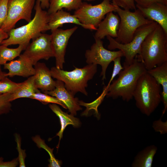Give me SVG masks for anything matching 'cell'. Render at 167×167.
Listing matches in <instances>:
<instances>
[{
	"instance_id": "6da1fadb",
	"label": "cell",
	"mask_w": 167,
	"mask_h": 167,
	"mask_svg": "<svg viewBox=\"0 0 167 167\" xmlns=\"http://www.w3.org/2000/svg\"><path fill=\"white\" fill-rule=\"evenodd\" d=\"M167 33L157 24L143 42L135 58L147 71L167 62Z\"/></svg>"
},
{
	"instance_id": "7a4b0ae2",
	"label": "cell",
	"mask_w": 167,
	"mask_h": 167,
	"mask_svg": "<svg viewBox=\"0 0 167 167\" xmlns=\"http://www.w3.org/2000/svg\"><path fill=\"white\" fill-rule=\"evenodd\" d=\"M118 74L117 79L112 81V83L107 88L106 96L107 97L116 99L121 97L127 102L133 98V95L139 78L147 72L143 64L136 58L131 65L123 67Z\"/></svg>"
},
{
	"instance_id": "3957f363",
	"label": "cell",
	"mask_w": 167,
	"mask_h": 167,
	"mask_svg": "<svg viewBox=\"0 0 167 167\" xmlns=\"http://www.w3.org/2000/svg\"><path fill=\"white\" fill-rule=\"evenodd\" d=\"M34 8L35 12L33 18L27 24L11 30L8 33V37L3 40L1 45L8 46L23 44L27 46L31 39L47 31L49 14L41 8L39 0H36Z\"/></svg>"
},
{
	"instance_id": "277c9868",
	"label": "cell",
	"mask_w": 167,
	"mask_h": 167,
	"mask_svg": "<svg viewBox=\"0 0 167 167\" xmlns=\"http://www.w3.org/2000/svg\"><path fill=\"white\" fill-rule=\"evenodd\" d=\"M161 86L147 71L138 79L133 97L142 114L149 116L159 106L161 102Z\"/></svg>"
},
{
	"instance_id": "5b68a950",
	"label": "cell",
	"mask_w": 167,
	"mask_h": 167,
	"mask_svg": "<svg viewBox=\"0 0 167 167\" xmlns=\"http://www.w3.org/2000/svg\"><path fill=\"white\" fill-rule=\"evenodd\" d=\"M75 68L70 71L56 66L52 67L50 70L52 77L63 82L66 89L73 95L80 92L87 96L86 88L88 83L96 73L97 65L88 64L83 68Z\"/></svg>"
},
{
	"instance_id": "8992f818",
	"label": "cell",
	"mask_w": 167,
	"mask_h": 167,
	"mask_svg": "<svg viewBox=\"0 0 167 167\" xmlns=\"http://www.w3.org/2000/svg\"><path fill=\"white\" fill-rule=\"evenodd\" d=\"M111 1L115 6V12L120 19L117 36L115 39L118 42L122 44L129 42L138 28L153 22L146 19L138 9L134 11L124 9L118 6L114 0Z\"/></svg>"
},
{
	"instance_id": "52a82bcc",
	"label": "cell",
	"mask_w": 167,
	"mask_h": 167,
	"mask_svg": "<svg viewBox=\"0 0 167 167\" xmlns=\"http://www.w3.org/2000/svg\"><path fill=\"white\" fill-rule=\"evenodd\" d=\"M156 22H152L141 26L136 31L131 41L125 44L118 42L115 39L108 36L107 38L109 42L108 46L110 50L118 49L123 53L125 58L123 67L131 64L136 56L140 52L141 44L147 36L151 32L157 24Z\"/></svg>"
},
{
	"instance_id": "ba28073f",
	"label": "cell",
	"mask_w": 167,
	"mask_h": 167,
	"mask_svg": "<svg viewBox=\"0 0 167 167\" xmlns=\"http://www.w3.org/2000/svg\"><path fill=\"white\" fill-rule=\"evenodd\" d=\"M111 0H103L95 5L84 2L75 10L74 15L83 24L92 25L96 28L108 13L115 11V6Z\"/></svg>"
},
{
	"instance_id": "9c48e42d",
	"label": "cell",
	"mask_w": 167,
	"mask_h": 167,
	"mask_svg": "<svg viewBox=\"0 0 167 167\" xmlns=\"http://www.w3.org/2000/svg\"><path fill=\"white\" fill-rule=\"evenodd\" d=\"M95 41L90 49L86 51V62L88 64H99L101 66L100 76L104 81L106 79V71L110 63L115 58L124 56V54L120 50L112 51L105 49L101 40L95 39Z\"/></svg>"
},
{
	"instance_id": "30bf717a",
	"label": "cell",
	"mask_w": 167,
	"mask_h": 167,
	"mask_svg": "<svg viewBox=\"0 0 167 167\" xmlns=\"http://www.w3.org/2000/svg\"><path fill=\"white\" fill-rule=\"evenodd\" d=\"M35 0H9L6 18L1 28L8 33L21 19L32 20V13Z\"/></svg>"
},
{
	"instance_id": "8fae6325",
	"label": "cell",
	"mask_w": 167,
	"mask_h": 167,
	"mask_svg": "<svg viewBox=\"0 0 167 167\" xmlns=\"http://www.w3.org/2000/svg\"><path fill=\"white\" fill-rule=\"evenodd\" d=\"M22 54L34 66L41 59L54 57L51 43V35L41 33L32 39Z\"/></svg>"
},
{
	"instance_id": "7c38bea8",
	"label": "cell",
	"mask_w": 167,
	"mask_h": 167,
	"mask_svg": "<svg viewBox=\"0 0 167 167\" xmlns=\"http://www.w3.org/2000/svg\"><path fill=\"white\" fill-rule=\"evenodd\" d=\"M77 28V27L75 26L65 30L58 28L51 32V46L57 68L63 69L69 40Z\"/></svg>"
},
{
	"instance_id": "4fadbf2b",
	"label": "cell",
	"mask_w": 167,
	"mask_h": 167,
	"mask_svg": "<svg viewBox=\"0 0 167 167\" xmlns=\"http://www.w3.org/2000/svg\"><path fill=\"white\" fill-rule=\"evenodd\" d=\"M43 93L54 97L62 102L66 106L71 114L76 115L77 111L82 110L77 98L68 91L65 88L64 83L61 81L56 80L55 88L50 91Z\"/></svg>"
},
{
	"instance_id": "5bb4252c",
	"label": "cell",
	"mask_w": 167,
	"mask_h": 167,
	"mask_svg": "<svg viewBox=\"0 0 167 167\" xmlns=\"http://www.w3.org/2000/svg\"><path fill=\"white\" fill-rule=\"evenodd\" d=\"M143 15L148 19L156 22L167 33V5L156 2L146 6L136 5Z\"/></svg>"
},
{
	"instance_id": "9a60e30c",
	"label": "cell",
	"mask_w": 167,
	"mask_h": 167,
	"mask_svg": "<svg viewBox=\"0 0 167 167\" xmlns=\"http://www.w3.org/2000/svg\"><path fill=\"white\" fill-rule=\"evenodd\" d=\"M4 65V68L8 71L6 73L7 77H13L15 76L29 77L35 74L33 65L22 54L16 60L6 63Z\"/></svg>"
},
{
	"instance_id": "2e32d148",
	"label": "cell",
	"mask_w": 167,
	"mask_h": 167,
	"mask_svg": "<svg viewBox=\"0 0 167 167\" xmlns=\"http://www.w3.org/2000/svg\"><path fill=\"white\" fill-rule=\"evenodd\" d=\"M69 23L79 25L86 29L95 30L97 29L92 25L82 24L74 15H72L62 9L49 14V20L46 28L47 31L50 30L52 32L62 27L64 24Z\"/></svg>"
},
{
	"instance_id": "e0dca14e",
	"label": "cell",
	"mask_w": 167,
	"mask_h": 167,
	"mask_svg": "<svg viewBox=\"0 0 167 167\" xmlns=\"http://www.w3.org/2000/svg\"><path fill=\"white\" fill-rule=\"evenodd\" d=\"M120 21L118 15L114 14L113 12L107 13L98 25L95 34V39L102 40L108 36L116 38Z\"/></svg>"
},
{
	"instance_id": "ac0fdd59",
	"label": "cell",
	"mask_w": 167,
	"mask_h": 167,
	"mask_svg": "<svg viewBox=\"0 0 167 167\" xmlns=\"http://www.w3.org/2000/svg\"><path fill=\"white\" fill-rule=\"evenodd\" d=\"M34 66L36 87L43 92L54 90L55 87L56 81L52 78L50 70L43 62H38Z\"/></svg>"
},
{
	"instance_id": "d6986e66",
	"label": "cell",
	"mask_w": 167,
	"mask_h": 167,
	"mask_svg": "<svg viewBox=\"0 0 167 167\" xmlns=\"http://www.w3.org/2000/svg\"><path fill=\"white\" fill-rule=\"evenodd\" d=\"M147 71L162 86L161 101L164 105L162 117L167 110V62Z\"/></svg>"
},
{
	"instance_id": "ffe728a7",
	"label": "cell",
	"mask_w": 167,
	"mask_h": 167,
	"mask_svg": "<svg viewBox=\"0 0 167 167\" xmlns=\"http://www.w3.org/2000/svg\"><path fill=\"white\" fill-rule=\"evenodd\" d=\"M49 107L59 118L60 121L61 128L56 134V136L59 138V143L57 147L58 148L60 141L63 136V131L66 126L69 125H72L74 127H77L79 126L80 122L79 119L75 117L74 116L63 111L57 104H49Z\"/></svg>"
},
{
	"instance_id": "44dd1931",
	"label": "cell",
	"mask_w": 167,
	"mask_h": 167,
	"mask_svg": "<svg viewBox=\"0 0 167 167\" xmlns=\"http://www.w3.org/2000/svg\"><path fill=\"white\" fill-rule=\"evenodd\" d=\"M157 150V147L154 145L146 147L137 154L131 164V167H151Z\"/></svg>"
},
{
	"instance_id": "7402d4cb",
	"label": "cell",
	"mask_w": 167,
	"mask_h": 167,
	"mask_svg": "<svg viewBox=\"0 0 167 167\" xmlns=\"http://www.w3.org/2000/svg\"><path fill=\"white\" fill-rule=\"evenodd\" d=\"M34 80L33 75L23 82L22 85L19 88L11 93V101L20 98H30L34 93L40 91L35 86Z\"/></svg>"
},
{
	"instance_id": "603a6c76",
	"label": "cell",
	"mask_w": 167,
	"mask_h": 167,
	"mask_svg": "<svg viewBox=\"0 0 167 167\" xmlns=\"http://www.w3.org/2000/svg\"><path fill=\"white\" fill-rule=\"evenodd\" d=\"M82 2L81 0H49V5L47 12L50 14L63 8L68 11L76 10Z\"/></svg>"
},
{
	"instance_id": "cb8c5ba5",
	"label": "cell",
	"mask_w": 167,
	"mask_h": 167,
	"mask_svg": "<svg viewBox=\"0 0 167 167\" xmlns=\"http://www.w3.org/2000/svg\"><path fill=\"white\" fill-rule=\"evenodd\" d=\"M27 45H19L16 48H10L3 45H0V65H3L7 61L13 60L19 56L22 51L24 50Z\"/></svg>"
},
{
	"instance_id": "d4e9b609",
	"label": "cell",
	"mask_w": 167,
	"mask_h": 167,
	"mask_svg": "<svg viewBox=\"0 0 167 167\" xmlns=\"http://www.w3.org/2000/svg\"><path fill=\"white\" fill-rule=\"evenodd\" d=\"M32 139L39 148H42L44 149L48 153L49 156V162L48 165L49 167H61L62 163V161L55 158L53 153L54 148H51L49 147L45 143V141L38 135H36L33 137Z\"/></svg>"
},
{
	"instance_id": "484cf974",
	"label": "cell",
	"mask_w": 167,
	"mask_h": 167,
	"mask_svg": "<svg viewBox=\"0 0 167 167\" xmlns=\"http://www.w3.org/2000/svg\"><path fill=\"white\" fill-rule=\"evenodd\" d=\"M30 99L38 100L43 104L49 103H54L59 105L64 108L67 109L65 104L56 98L44 93H41L40 91L34 93Z\"/></svg>"
},
{
	"instance_id": "4316f807",
	"label": "cell",
	"mask_w": 167,
	"mask_h": 167,
	"mask_svg": "<svg viewBox=\"0 0 167 167\" xmlns=\"http://www.w3.org/2000/svg\"><path fill=\"white\" fill-rule=\"evenodd\" d=\"M23 82H15L6 77L0 80V94L12 93L19 88Z\"/></svg>"
},
{
	"instance_id": "83f0119b",
	"label": "cell",
	"mask_w": 167,
	"mask_h": 167,
	"mask_svg": "<svg viewBox=\"0 0 167 167\" xmlns=\"http://www.w3.org/2000/svg\"><path fill=\"white\" fill-rule=\"evenodd\" d=\"M11 93L0 94V116L7 114L11 110Z\"/></svg>"
},
{
	"instance_id": "f1b7e54d",
	"label": "cell",
	"mask_w": 167,
	"mask_h": 167,
	"mask_svg": "<svg viewBox=\"0 0 167 167\" xmlns=\"http://www.w3.org/2000/svg\"><path fill=\"white\" fill-rule=\"evenodd\" d=\"M15 141L17 144V149L18 152V157L19 167H25V160L26 156L25 151L21 149V139L19 135L15 134Z\"/></svg>"
},
{
	"instance_id": "f546056e",
	"label": "cell",
	"mask_w": 167,
	"mask_h": 167,
	"mask_svg": "<svg viewBox=\"0 0 167 167\" xmlns=\"http://www.w3.org/2000/svg\"><path fill=\"white\" fill-rule=\"evenodd\" d=\"M121 57H118L115 58L113 61L114 62V66L113 72L110 79L108 84L106 86V87H108L110 85L115 77L117 75H118L121 71L124 69L121 65Z\"/></svg>"
},
{
	"instance_id": "4dcf8cb0",
	"label": "cell",
	"mask_w": 167,
	"mask_h": 167,
	"mask_svg": "<svg viewBox=\"0 0 167 167\" xmlns=\"http://www.w3.org/2000/svg\"><path fill=\"white\" fill-rule=\"evenodd\" d=\"M152 126L156 132H159L161 135L167 133V121H162L161 118L153 122Z\"/></svg>"
},
{
	"instance_id": "1f68e13d",
	"label": "cell",
	"mask_w": 167,
	"mask_h": 167,
	"mask_svg": "<svg viewBox=\"0 0 167 167\" xmlns=\"http://www.w3.org/2000/svg\"><path fill=\"white\" fill-rule=\"evenodd\" d=\"M9 0H0V28L6 18Z\"/></svg>"
},
{
	"instance_id": "d6a6232c",
	"label": "cell",
	"mask_w": 167,
	"mask_h": 167,
	"mask_svg": "<svg viewBox=\"0 0 167 167\" xmlns=\"http://www.w3.org/2000/svg\"><path fill=\"white\" fill-rule=\"evenodd\" d=\"M116 4L122 8L129 10L136 9L134 0H114Z\"/></svg>"
},
{
	"instance_id": "836d02e7",
	"label": "cell",
	"mask_w": 167,
	"mask_h": 167,
	"mask_svg": "<svg viewBox=\"0 0 167 167\" xmlns=\"http://www.w3.org/2000/svg\"><path fill=\"white\" fill-rule=\"evenodd\" d=\"M135 4L141 6H146L156 2L167 5V0H134Z\"/></svg>"
},
{
	"instance_id": "e575fe53",
	"label": "cell",
	"mask_w": 167,
	"mask_h": 167,
	"mask_svg": "<svg viewBox=\"0 0 167 167\" xmlns=\"http://www.w3.org/2000/svg\"><path fill=\"white\" fill-rule=\"evenodd\" d=\"M3 160L2 157H0V167H16L19 164L18 157L10 161H4Z\"/></svg>"
},
{
	"instance_id": "d590c367",
	"label": "cell",
	"mask_w": 167,
	"mask_h": 167,
	"mask_svg": "<svg viewBox=\"0 0 167 167\" xmlns=\"http://www.w3.org/2000/svg\"><path fill=\"white\" fill-rule=\"evenodd\" d=\"M9 37L8 34L0 28V45L2 42Z\"/></svg>"
},
{
	"instance_id": "8d00e7d4",
	"label": "cell",
	"mask_w": 167,
	"mask_h": 167,
	"mask_svg": "<svg viewBox=\"0 0 167 167\" xmlns=\"http://www.w3.org/2000/svg\"><path fill=\"white\" fill-rule=\"evenodd\" d=\"M40 5L43 9H48L49 5V0H39Z\"/></svg>"
},
{
	"instance_id": "74e56055",
	"label": "cell",
	"mask_w": 167,
	"mask_h": 167,
	"mask_svg": "<svg viewBox=\"0 0 167 167\" xmlns=\"http://www.w3.org/2000/svg\"><path fill=\"white\" fill-rule=\"evenodd\" d=\"M1 65H0V80L7 77L6 76V73L3 72L1 68Z\"/></svg>"
},
{
	"instance_id": "f35d334b",
	"label": "cell",
	"mask_w": 167,
	"mask_h": 167,
	"mask_svg": "<svg viewBox=\"0 0 167 167\" xmlns=\"http://www.w3.org/2000/svg\"><path fill=\"white\" fill-rule=\"evenodd\" d=\"M81 1H83V0H84V1H94L95 0H81Z\"/></svg>"
}]
</instances>
